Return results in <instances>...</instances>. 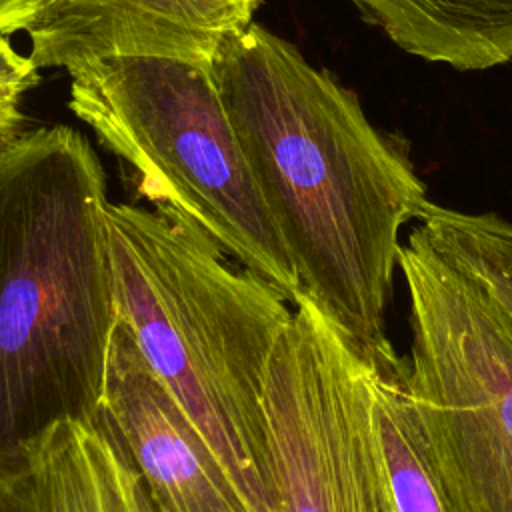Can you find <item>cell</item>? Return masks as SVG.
Masks as SVG:
<instances>
[{
  "label": "cell",
  "mask_w": 512,
  "mask_h": 512,
  "mask_svg": "<svg viewBox=\"0 0 512 512\" xmlns=\"http://www.w3.org/2000/svg\"><path fill=\"white\" fill-rule=\"evenodd\" d=\"M210 72L302 296L376 370L404 368L386 312L400 230L428 200L408 152L352 90L258 24L228 38Z\"/></svg>",
  "instance_id": "obj_1"
},
{
  "label": "cell",
  "mask_w": 512,
  "mask_h": 512,
  "mask_svg": "<svg viewBox=\"0 0 512 512\" xmlns=\"http://www.w3.org/2000/svg\"><path fill=\"white\" fill-rule=\"evenodd\" d=\"M18 104L20 102L0 98V146H4L6 142H10L14 136L22 132L24 116Z\"/></svg>",
  "instance_id": "obj_15"
},
{
  "label": "cell",
  "mask_w": 512,
  "mask_h": 512,
  "mask_svg": "<svg viewBox=\"0 0 512 512\" xmlns=\"http://www.w3.org/2000/svg\"><path fill=\"white\" fill-rule=\"evenodd\" d=\"M262 0H42L26 30L38 70L114 58H172L212 68L222 44L254 24Z\"/></svg>",
  "instance_id": "obj_8"
},
{
  "label": "cell",
  "mask_w": 512,
  "mask_h": 512,
  "mask_svg": "<svg viewBox=\"0 0 512 512\" xmlns=\"http://www.w3.org/2000/svg\"><path fill=\"white\" fill-rule=\"evenodd\" d=\"M398 48L456 70L512 60V0H350Z\"/></svg>",
  "instance_id": "obj_10"
},
{
  "label": "cell",
  "mask_w": 512,
  "mask_h": 512,
  "mask_svg": "<svg viewBox=\"0 0 512 512\" xmlns=\"http://www.w3.org/2000/svg\"><path fill=\"white\" fill-rule=\"evenodd\" d=\"M128 456L156 512H248L130 332L112 334L98 422Z\"/></svg>",
  "instance_id": "obj_7"
},
{
  "label": "cell",
  "mask_w": 512,
  "mask_h": 512,
  "mask_svg": "<svg viewBox=\"0 0 512 512\" xmlns=\"http://www.w3.org/2000/svg\"><path fill=\"white\" fill-rule=\"evenodd\" d=\"M40 82V70L14 48L10 36H0V98L20 102L22 94Z\"/></svg>",
  "instance_id": "obj_13"
},
{
  "label": "cell",
  "mask_w": 512,
  "mask_h": 512,
  "mask_svg": "<svg viewBox=\"0 0 512 512\" xmlns=\"http://www.w3.org/2000/svg\"><path fill=\"white\" fill-rule=\"evenodd\" d=\"M376 366L308 298L266 374L278 512H396L372 402Z\"/></svg>",
  "instance_id": "obj_6"
},
{
  "label": "cell",
  "mask_w": 512,
  "mask_h": 512,
  "mask_svg": "<svg viewBox=\"0 0 512 512\" xmlns=\"http://www.w3.org/2000/svg\"><path fill=\"white\" fill-rule=\"evenodd\" d=\"M404 368L374 370L372 402L396 512H454L432 464L404 382Z\"/></svg>",
  "instance_id": "obj_11"
},
{
  "label": "cell",
  "mask_w": 512,
  "mask_h": 512,
  "mask_svg": "<svg viewBox=\"0 0 512 512\" xmlns=\"http://www.w3.org/2000/svg\"><path fill=\"white\" fill-rule=\"evenodd\" d=\"M104 200L80 130H22L0 146V450L100 418L118 324Z\"/></svg>",
  "instance_id": "obj_2"
},
{
  "label": "cell",
  "mask_w": 512,
  "mask_h": 512,
  "mask_svg": "<svg viewBox=\"0 0 512 512\" xmlns=\"http://www.w3.org/2000/svg\"><path fill=\"white\" fill-rule=\"evenodd\" d=\"M100 222L118 322L248 512H278L264 390L290 302L174 216L104 200Z\"/></svg>",
  "instance_id": "obj_3"
},
{
  "label": "cell",
  "mask_w": 512,
  "mask_h": 512,
  "mask_svg": "<svg viewBox=\"0 0 512 512\" xmlns=\"http://www.w3.org/2000/svg\"><path fill=\"white\" fill-rule=\"evenodd\" d=\"M70 78L68 108L134 168L140 196L208 236L294 306L302 286L210 68L114 58Z\"/></svg>",
  "instance_id": "obj_4"
},
{
  "label": "cell",
  "mask_w": 512,
  "mask_h": 512,
  "mask_svg": "<svg viewBox=\"0 0 512 512\" xmlns=\"http://www.w3.org/2000/svg\"><path fill=\"white\" fill-rule=\"evenodd\" d=\"M42 0H0V36L28 30Z\"/></svg>",
  "instance_id": "obj_14"
},
{
  "label": "cell",
  "mask_w": 512,
  "mask_h": 512,
  "mask_svg": "<svg viewBox=\"0 0 512 512\" xmlns=\"http://www.w3.org/2000/svg\"><path fill=\"white\" fill-rule=\"evenodd\" d=\"M416 228L428 244L478 276L512 318V222L426 200Z\"/></svg>",
  "instance_id": "obj_12"
},
{
  "label": "cell",
  "mask_w": 512,
  "mask_h": 512,
  "mask_svg": "<svg viewBox=\"0 0 512 512\" xmlns=\"http://www.w3.org/2000/svg\"><path fill=\"white\" fill-rule=\"evenodd\" d=\"M140 492L100 424L62 420L0 450V512H142Z\"/></svg>",
  "instance_id": "obj_9"
},
{
  "label": "cell",
  "mask_w": 512,
  "mask_h": 512,
  "mask_svg": "<svg viewBox=\"0 0 512 512\" xmlns=\"http://www.w3.org/2000/svg\"><path fill=\"white\" fill-rule=\"evenodd\" d=\"M410 302L404 382L454 512H512V318L418 228L400 250Z\"/></svg>",
  "instance_id": "obj_5"
},
{
  "label": "cell",
  "mask_w": 512,
  "mask_h": 512,
  "mask_svg": "<svg viewBox=\"0 0 512 512\" xmlns=\"http://www.w3.org/2000/svg\"><path fill=\"white\" fill-rule=\"evenodd\" d=\"M140 502H142V512H156V510L152 508V504H150L148 496L144 494V488H142V492H140Z\"/></svg>",
  "instance_id": "obj_16"
}]
</instances>
